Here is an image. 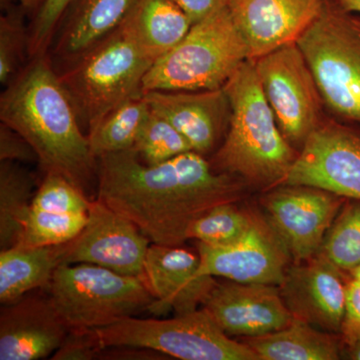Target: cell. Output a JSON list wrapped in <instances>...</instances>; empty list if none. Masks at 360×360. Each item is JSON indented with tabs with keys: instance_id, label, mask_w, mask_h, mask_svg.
<instances>
[{
	"instance_id": "4",
	"label": "cell",
	"mask_w": 360,
	"mask_h": 360,
	"mask_svg": "<svg viewBox=\"0 0 360 360\" xmlns=\"http://www.w3.org/2000/svg\"><path fill=\"white\" fill-rule=\"evenodd\" d=\"M155 63L123 21L58 73L78 120L89 130L116 106L143 96L144 77Z\"/></svg>"
},
{
	"instance_id": "38",
	"label": "cell",
	"mask_w": 360,
	"mask_h": 360,
	"mask_svg": "<svg viewBox=\"0 0 360 360\" xmlns=\"http://www.w3.org/2000/svg\"><path fill=\"white\" fill-rule=\"evenodd\" d=\"M343 355L348 359L360 360V340L352 345H343L342 356Z\"/></svg>"
},
{
	"instance_id": "32",
	"label": "cell",
	"mask_w": 360,
	"mask_h": 360,
	"mask_svg": "<svg viewBox=\"0 0 360 360\" xmlns=\"http://www.w3.org/2000/svg\"><path fill=\"white\" fill-rule=\"evenodd\" d=\"M72 0H45L28 26L30 59L49 53L60 21Z\"/></svg>"
},
{
	"instance_id": "19",
	"label": "cell",
	"mask_w": 360,
	"mask_h": 360,
	"mask_svg": "<svg viewBox=\"0 0 360 360\" xmlns=\"http://www.w3.org/2000/svg\"><path fill=\"white\" fill-rule=\"evenodd\" d=\"M70 328L51 296H22L0 310V360H39L56 354Z\"/></svg>"
},
{
	"instance_id": "2",
	"label": "cell",
	"mask_w": 360,
	"mask_h": 360,
	"mask_svg": "<svg viewBox=\"0 0 360 360\" xmlns=\"http://www.w3.org/2000/svg\"><path fill=\"white\" fill-rule=\"evenodd\" d=\"M0 122L30 142L45 174H58L85 193L97 158L49 53L28 59L0 96Z\"/></svg>"
},
{
	"instance_id": "31",
	"label": "cell",
	"mask_w": 360,
	"mask_h": 360,
	"mask_svg": "<svg viewBox=\"0 0 360 360\" xmlns=\"http://www.w3.org/2000/svg\"><path fill=\"white\" fill-rule=\"evenodd\" d=\"M91 201L79 187L58 174H45L44 179L33 198L32 210L68 213L89 212Z\"/></svg>"
},
{
	"instance_id": "12",
	"label": "cell",
	"mask_w": 360,
	"mask_h": 360,
	"mask_svg": "<svg viewBox=\"0 0 360 360\" xmlns=\"http://www.w3.org/2000/svg\"><path fill=\"white\" fill-rule=\"evenodd\" d=\"M149 243L134 222L96 198L90 203L84 229L65 243L63 264L98 265L144 278Z\"/></svg>"
},
{
	"instance_id": "33",
	"label": "cell",
	"mask_w": 360,
	"mask_h": 360,
	"mask_svg": "<svg viewBox=\"0 0 360 360\" xmlns=\"http://www.w3.org/2000/svg\"><path fill=\"white\" fill-rule=\"evenodd\" d=\"M103 349L94 330H70L63 345L52 355V359H94L99 356Z\"/></svg>"
},
{
	"instance_id": "9",
	"label": "cell",
	"mask_w": 360,
	"mask_h": 360,
	"mask_svg": "<svg viewBox=\"0 0 360 360\" xmlns=\"http://www.w3.org/2000/svg\"><path fill=\"white\" fill-rule=\"evenodd\" d=\"M251 60L279 129L300 153L328 115L307 59L291 42Z\"/></svg>"
},
{
	"instance_id": "35",
	"label": "cell",
	"mask_w": 360,
	"mask_h": 360,
	"mask_svg": "<svg viewBox=\"0 0 360 360\" xmlns=\"http://www.w3.org/2000/svg\"><path fill=\"white\" fill-rule=\"evenodd\" d=\"M0 161L32 162L39 161L37 153L22 135L6 123H0Z\"/></svg>"
},
{
	"instance_id": "21",
	"label": "cell",
	"mask_w": 360,
	"mask_h": 360,
	"mask_svg": "<svg viewBox=\"0 0 360 360\" xmlns=\"http://www.w3.org/2000/svg\"><path fill=\"white\" fill-rule=\"evenodd\" d=\"M243 342L257 360H336L342 356L340 335L298 319L269 335L243 338Z\"/></svg>"
},
{
	"instance_id": "5",
	"label": "cell",
	"mask_w": 360,
	"mask_h": 360,
	"mask_svg": "<svg viewBox=\"0 0 360 360\" xmlns=\"http://www.w3.org/2000/svg\"><path fill=\"white\" fill-rule=\"evenodd\" d=\"M248 59V44L226 6L194 23L181 41L153 63L143 92L222 89Z\"/></svg>"
},
{
	"instance_id": "25",
	"label": "cell",
	"mask_w": 360,
	"mask_h": 360,
	"mask_svg": "<svg viewBox=\"0 0 360 360\" xmlns=\"http://www.w3.org/2000/svg\"><path fill=\"white\" fill-rule=\"evenodd\" d=\"M149 113L143 96L116 106L87 130L90 148L96 158L134 149Z\"/></svg>"
},
{
	"instance_id": "27",
	"label": "cell",
	"mask_w": 360,
	"mask_h": 360,
	"mask_svg": "<svg viewBox=\"0 0 360 360\" xmlns=\"http://www.w3.org/2000/svg\"><path fill=\"white\" fill-rule=\"evenodd\" d=\"M236 203H224L208 210L196 220L188 232L189 239L210 246L231 245L250 229L253 213L239 210Z\"/></svg>"
},
{
	"instance_id": "17",
	"label": "cell",
	"mask_w": 360,
	"mask_h": 360,
	"mask_svg": "<svg viewBox=\"0 0 360 360\" xmlns=\"http://www.w3.org/2000/svg\"><path fill=\"white\" fill-rule=\"evenodd\" d=\"M143 97L150 110L172 123L195 153L207 155L224 141L231 115L224 87L200 91L153 90L144 92Z\"/></svg>"
},
{
	"instance_id": "10",
	"label": "cell",
	"mask_w": 360,
	"mask_h": 360,
	"mask_svg": "<svg viewBox=\"0 0 360 360\" xmlns=\"http://www.w3.org/2000/svg\"><path fill=\"white\" fill-rule=\"evenodd\" d=\"M283 184L323 189L360 201V127L328 115L300 149Z\"/></svg>"
},
{
	"instance_id": "20",
	"label": "cell",
	"mask_w": 360,
	"mask_h": 360,
	"mask_svg": "<svg viewBox=\"0 0 360 360\" xmlns=\"http://www.w3.org/2000/svg\"><path fill=\"white\" fill-rule=\"evenodd\" d=\"M136 0H72L49 49L63 65L112 32L129 15Z\"/></svg>"
},
{
	"instance_id": "23",
	"label": "cell",
	"mask_w": 360,
	"mask_h": 360,
	"mask_svg": "<svg viewBox=\"0 0 360 360\" xmlns=\"http://www.w3.org/2000/svg\"><path fill=\"white\" fill-rule=\"evenodd\" d=\"M124 22L155 61L181 41L193 26L172 0H136Z\"/></svg>"
},
{
	"instance_id": "18",
	"label": "cell",
	"mask_w": 360,
	"mask_h": 360,
	"mask_svg": "<svg viewBox=\"0 0 360 360\" xmlns=\"http://www.w3.org/2000/svg\"><path fill=\"white\" fill-rule=\"evenodd\" d=\"M324 0H227V7L255 59L296 42Z\"/></svg>"
},
{
	"instance_id": "15",
	"label": "cell",
	"mask_w": 360,
	"mask_h": 360,
	"mask_svg": "<svg viewBox=\"0 0 360 360\" xmlns=\"http://www.w3.org/2000/svg\"><path fill=\"white\" fill-rule=\"evenodd\" d=\"M202 309L227 335L243 338L269 335L295 319L279 286L270 284L217 283Z\"/></svg>"
},
{
	"instance_id": "28",
	"label": "cell",
	"mask_w": 360,
	"mask_h": 360,
	"mask_svg": "<svg viewBox=\"0 0 360 360\" xmlns=\"http://www.w3.org/2000/svg\"><path fill=\"white\" fill-rule=\"evenodd\" d=\"M87 213L68 214L30 210L20 241L16 245L51 246L65 245L77 238L86 224Z\"/></svg>"
},
{
	"instance_id": "11",
	"label": "cell",
	"mask_w": 360,
	"mask_h": 360,
	"mask_svg": "<svg viewBox=\"0 0 360 360\" xmlns=\"http://www.w3.org/2000/svg\"><path fill=\"white\" fill-rule=\"evenodd\" d=\"M347 198L302 184H279L262 198L265 217L295 262L315 257Z\"/></svg>"
},
{
	"instance_id": "40",
	"label": "cell",
	"mask_w": 360,
	"mask_h": 360,
	"mask_svg": "<svg viewBox=\"0 0 360 360\" xmlns=\"http://www.w3.org/2000/svg\"><path fill=\"white\" fill-rule=\"evenodd\" d=\"M349 276L354 277L355 279H359V281H360V265L359 266H357L354 270H352V271L350 272Z\"/></svg>"
},
{
	"instance_id": "3",
	"label": "cell",
	"mask_w": 360,
	"mask_h": 360,
	"mask_svg": "<svg viewBox=\"0 0 360 360\" xmlns=\"http://www.w3.org/2000/svg\"><path fill=\"white\" fill-rule=\"evenodd\" d=\"M224 89L231 120L212 167L248 186L269 189L283 184L300 153L279 129L251 59L239 66Z\"/></svg>"
},
{
	"instance_id": "29",
	"label": "cell",
	"mask_w": 360,
	"mask_h": 360,
	"mask_svg": "<svg viewBox=\"0 0 360 360\" xmlns=\"http://www.w3.org/2000/svg\"><path fill=\"white\" fill-rule=\"evenodd\" d=\"M134 150L149 165H160L182 153L193 151L186 137L150 108Z\"/></svg>"
},
{
	"instance_id": "8",
	"label": "cell",
	"mask_w": 360,
	"mask_h": 360,
	"mask_svg": "<svg viewBox=\"0 0 360 360\" xmlns=\"http://www.w3.org/2000/svg\"><path fill=\"white\" fill-rule=\"evenodd\" d=\"M103 348L153 350L182 360H257L243 341L231 340L205 309L174 319H129L94 329Z\"/></svg>"
},
{
	"instance_id": "39",
	"label": "cell",
	"mask_w": 360,
	"mask_h": 360,
	"mask_svg": "<svg viewBox=\"0 0 360 360\" xmlns=\"http://www.w3.org/2000/svg\"><path fill=\"white\" fill-rule=\"evenodd\" d=\"M348 13H360V0H335Z\"/></svg>"
},
{
	"instance_id": "13",
	"label": "cell",
	"mask_w": 360,
	"mask_h": 360,
	"mask_svg": "<svg viewBox=\"0 0 360 360\" xmlns=\"http://www.w3.org/2000/svg\"><path fill=\"white\" fill-rule=\"evenodd\" d=\"M203 274L243 283L281 285L290 255L266 219L253 214L250 229L224 246L198 243Z\"/></svg>"
},
{
	"instance_id": "7",
	"label": "cell",
	"mask_w": 360,
	"mask_h": 360,
	"mask_svg": "<svg viewBox=\"0 0 360 360\" xmlns=\"http://www.w3.org/2000/svg\"><path fill=\"white\" fill-rule=\"evenodd\" d=\"M49 296L70 330H94L150 309L155 298L142 277L89 264H61Z\"/></svg>"
},
{
	"instance_id": "26",
	"label": "cell",
	"mask_w": 360,
	"mask_h": 360,
	"mask_svg": "<svg viewBox=\"0 0 360 360\" xmlns=\"http://www.w3.org/2000/svg\"><path fill=\"white\" fill-rule=\"evenodd\" d=\"M319 255L350 274L360 265V201L347 200L331 224Z\"/></svg>"
},
{
	"instance_id": "6",
	"label": "cell",
	"mask_w": 360,
	"mask_h": 360,
	"mask_svg": "<svg viewBox=\"0 0 360 360\" xmlns=\"http://www.w3.org/2000/svg\"><path fill=\"white\" fill-rule=\"evenodd\" d=\"M296 44L314 73L326 113L360 127V18L335 0H324Z\"/></svg>"
},
{
	"instance_id": "16",
	"label": "cell",
	"mask_w": 360,
	"mask_h": 360,
	"mask_svg": "<svg viewBox=\"0 0 360 360\" xmlns=\"http://www.w3.org/2000/svg\"><path fill=\"white\" fill-rule=\"evenodd\" d=\"M144 279L155 298L149 309L155 315L170 309L176 314L198 310L217 283L214 277L203 274L198 253L155 243L146 255Z\"/></svg>"
},
{
	"instance_id": "14",
	"label": "cell",
	"mask_w": 360,
	"mask_h": 360,
	"mask_svg": "<svg viewBox=\"0 0 360 360\" xmlns=\"http://www.w3.org/2000/svg\"><path fill=\"white\" fill-rule=\"evenodd\" d=\"M349 277L317 253L288 266L279 291L295 319L340 335Z\"/></svg>"
},
{
	"instance_id": "34",
	"label": "cell",
	"mask_w": 360,
	"mask_h": 360,
	"mask_svg": "<svg viewBox=\"0 0 360 360\" xmlns=\"http://www.w3.org/2000/svg\"><path fill=\"white\" fill-rule=\"evenodd\" d=\"M340 335L343 345L360 340V281L352 276L347 281L345 316Z\"/></svg>"
},
{
	"instance_id": "37",
	"label": "cell",
	"mask_w": 360,
	"mask_h": 360,
	"mask_svg": "<svg viewBox=\"0 0 360 360\" xmlns=\"http://www.w3.org/2000/svg\"><path fill=\"white\" fill-rule=\"evenodd\" d=\"M45 0H1V6H18L26 14L34 15L39 11Z\"/></svg>"
},
{
	"instance_id": "1",
	"label": "cell",
	"mask_w": 360,
	"mask_h": 360,
	"mask_svg": "<svg viewBox=\"0 0 360 360\" xmlns=\"http://www.w3.org/2000/svg\"><path fill=\"white\" fill-rule=\"evenodd\" d=\"M97 200L134 222L151 243L180 246L208 210L238 203L248 186L195 151L146 165L136 151L97 158Z\"/></svg>"
},
{
	"instance_id": "30",
	"label": "cell",
	"mask_w": 360,
	"mask_h": 360,
	"mask_svg": "<svg viewBox=\"0 0 360 360\" xmlns=\"http://www.w3.org/2000/svg\"><path fill=\"white\" fill-rule=\"evenodd\" d=\"M0 18V84L6 86L30 59V32L25 25V11L18 6H7Z\"/></svg>"
},
{
	"instance_id": "36",
	"label": "cell",
	"mask_w": 360,
	"mask_h": 360,
	"mask_svg": "<svg viewBox=\"0 0 360 360\" xmlns=\"http://www.w3.org/2000/svg\"><path fill=\"white\" fill-rule=\"evenodd\" d=\"M184 11L193 25L227 6V0H172Z\"/></svg>"
},
{
	"instance_id": "22",
	"label": "cell",
	"mask_w": 360,
	"mask_h": 360,
	"mask_svg": "<svg viewBox=\"0 0 360 360\" xmlns=\"http://www.w3.org/2000/svg\"><path fill=\"white\" fill-rule=\"evenodd\" d=\"M65 245H14L0 252V302H15L37 288L49 286L63 264Z\"/></svg>"
},
{
	"instance_id": "24",
	"label": "cell",
	"mask_w": 360,
	"mask_h": 360,
	"mask_svg": "<svg viewBox=\"0 0 360 360\" xmlns=\"http://www.w3.org/2000/svg\"><path fill=\"white\" fill-rule=\"evenodd\" d=\"M35 181L20 162L0 161V248H13L20 241L32 210Z\"/></svg>"
}]
</instances>
